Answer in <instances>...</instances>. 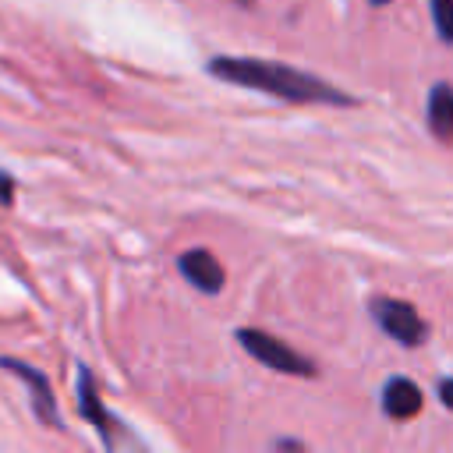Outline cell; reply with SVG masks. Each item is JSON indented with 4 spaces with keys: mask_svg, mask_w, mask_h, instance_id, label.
<instances>
[{
    "mask_svg": "<svg viewBox=\"0 0 453 453\" xmlns=\"http://www.w3.org/2000/svg\"><path fill=\"white\" fill-rule=\"evenodd\" d=\"M209 74L241 85V88H255L265 92L273 99H287V103H333V106H354V96L340 92L336 85H329L319 74L287 67V64H273V60H255V57H212L205 64Z\"/></svg>",
    "mask_w": 453,
    "mask_h": 453,
    "instance_id": "cell-1",
    "label": "cell"
},
{
    "mask_svg": "<svg viewBox=\"0 0 453 453\" xmlns=\"http://www.w3.org/2000/svg\"><path fill=\"white\" fill-rule=\"evenodd\" d=\"M234 340H237L255 361H262V365L273 368V372L301 375V379H311V375H315V361H311V357L297 354L294 347H287L283 340H276V336H269V333H262V329H237Z\"/></svg>",
    "mask_w": 453,
    "mask_h": 453,
    "instance_id": "cell-2",
    "label": "cell"
},
{
    "mask_svg": "<svg viewBox=\"0 0 453 453\" xmlns=\"http://www.w3.org/2000/svg\"><path fill=\"white\" fill-rule=\"evenodd\" d=\"M368 311H372L375 326H379L382 333H389L400 347H421L425 336H428V322H425V319L418 315V308L407 304V301H396V297H372Z\"/></svg>",
    "mask_w": 453,
    "mask_h": 453,
    "instance_id": "cell-3",
    "label": "cell"
},
{
    "mask_svg": "<svg viewBox=\"0 0 453 453\" xmlns=\"http://www.w3.org/2000/svg\"><path fill=\"white\" fill-rule=\"evenodd\" d=\"M0 365H4L11 375H18V379L28 386L35 418H39L46 428H64V425H60V411H57V400H53V389H50V379H46L39 368H32V365H25V361H14V357H0Z\"/></svg>",
    "mask_w": 453,
    "mask_h": 453,
    "instance_id": "cell-4",
    "label": "cell"
},
{
    "mask_svg": "<svg viewBox=\"0 0 453 453\" xmlns=\"http://www.w3.org/2000/svg\"><path fill=\"white\" fill-rule=\"evenodd\" d=\"M78 414L92 421V428L103 435V446H117V418L103 407L99 400V389H96V379L85 365H78Z\"/></svg>",
    "mask_w": 453,
    "mask_h": 453,
    "instance_id": "cell-5",
    "label": "cell"
},
{
    "mask_svg": "<svg viewBox=\"0 0 453 453\" xmlns=\"http://www.w3.org/2000/svg\"><path fill=\"white\" fill-rule=\"evenodd\" d=\"M177 269H180V273L191 280V287H198L202 294H219V290H223L226 273H223L219 258H216L212 251H205V248L184 251V255L177 258Z\"/></svg>",
    "mask_w": 453,
    "mask_h": 453,
    "instance_id": "cell-6",
    "label": "cell"
},
{
    "mask_svg": "<svg viewBox=\"0 0 453 453\" xmlns=\"http://www.w3.org/2000/svg\"><path fill=\"white\" fill-rule=\"evenodd\" d=\"M382 411H386V418H393V421L414 418V414L421 411V389H418V382H411V379H403V375H393V379L382 386Z\"/></svg>",
    "mask_w": 453,
    "mask_h": 453,
    "instance_id": "cell-7",
    "label": "cell"
},
{
    "mask_svg": "<svg viewBox=\"0 0 453 453\" xmlns=\"http://www.w3.org/2000/svg\"><path fill=\"white\" fill-rule=\"evenodd\" d=\"M428 131L439 142H453V85L439 81L428 92Z\"/></svg>",
    "mask_w": 453,
    "mask_h": 453,
    "instance_id": "cell-8",
    "label": "cell"
},
{
    "mask_svg": "<svg viewBox=\"0 0 453 453\" xmlns=\"http://www.w3.org/2000/svg\"><path fill=\"white\" fill-rule=\"evenodd\" d=\"M428 7H432V25L439 39L453 46V0H428Z\"/></svg>",
    "mask_w": 453,
    "mask_h": 453,
    "instance_id": "cell-9",
    "label": "cell"
},
{
    "mask_svg": "<svg viewBox=\"0 0 453 453\" xmlns=\"http://www.w3.org/2000/svg\"><path fill=\"white\" fill-rule=\"evenodd\" d=\"M14 202V177L0 170V205H11Z\"/></svg>",
    "mask_w": 453,
    "mask_h": 453,
    "instance_id": "cell-10",
    "label": "cell"
},
{
    "mask_svg": "<svg viewBox=\"0 0 453 453\" xmlns=\"http://www.w3.org/2000/svg\"><path fill=\"white\" fill-rule=\"evenodd\" d=\"M439 400H442V407H449L453 411V379H439Z\"/></svg>",
    "mask_w": 453,
    "mask_h": 453,
    "instance_id": "cell-11",
    "label": "cell"
},
{
    "mask_svg": "<svg viewBox=\"0 0 453 453\" xmlns=\"http://www.w3.org/2000/svg\"><path fill=\"white\" fill-rule=\"evenodd\" d=\"M276 446H280V449H304V442H297V439H280Z\"/></svg>",
    "mask_w": 453,
    "mask_h": 453,
    "instance_id": "cell-12",
    "label": "cell"
},
{
    "mask_svg": "<svg viewBox=\"0 0 453 453\" xmlns=\"http://www.w3.org/2000/svg\"><path fill=\"white\" fill-rule=\"evenodd\" d=\"M237 4H244V7H251V0H237Z\"/></svg>",
    "mask_w": 453,
    "mask_h": 453,
    "instance_id": "cell-13",
    "label": "cell"
},
{
    "mask_svg": "<svg viewBox=\"0 0 453 453\" xmlns=\"http://www.w3.org/2000/svg\"><path fill=\"white\" fill-rule=\"evenodd\" d=\"M372 4H386V0H372Z\"/></svg>",
    "mask_w": 453,
    "mask_h": 453,
    "instance_id": "cell-14",
    "label": "cell"
}]
</instances>
